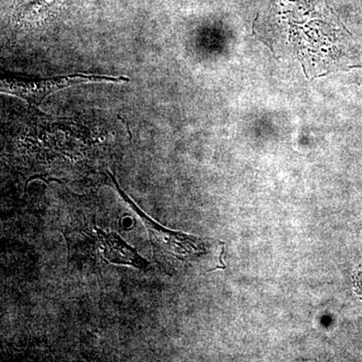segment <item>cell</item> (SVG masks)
<instances>
[{
    "instance_id": "1",
    "label": "cell",
    "mask_w": 362,
    "mask_h": 362,
    "mask_svg": "<svg viewBox=\"0 0 362 362\" xmlns=\"http://www.w3.org/2000/svg\"><path fill=\"white\" fill-rule=\"evenodd\" d=\"M109 175L115 185L117 192L122 197L124 201L129 204L131 209L138 214V216L142 218L143 223L146 226L150 242L153 247L154 256L170 255L181 261H189V259L201 258L206 254V242L209 239L204 240L202 238L194 237V235H187V233L175 232V230L163 228L156 221L152 220L137 206L132 199H130V197L123 192L122 188L119 187L116 178L113 175Z\"/></svg>"
},
{
    "instance_id": "2",
    "label": "cell",
    "mask_w": 362,
    "mask_h": 362,
    "mask_svg": "<svg viewBox=\"0 0 362 362\" xmlns=\"http://www.w3.org/2000/svg\"><path fill=\"white\" fill-rule=\"evenodd\" d=\"M125 77H109L95 74H73L62 77L33 78L23 77H4L1 78V90L25 100L30 104L40 105L57 90L66 89L71 86L86 82H128Z\"/></svg>"
},
{
    "instance_id": "3",
    "label": "cell",
    "mask_w": 362,
    "mask_h": 362,
    "mask_svg": "<svg viewBox=\"0 0 362 362\" xmlns=\"http://www.w3.org/2000/svg\"><path fill=\"white\" fill-rule=\"evenodd\" d=\"M97 239L99 240L100 251L105 261L117 265L134 267L139 270H146L150 263L143 258L135 247L129 246L116 233H105L95 226Z\"/></svg>"
},
{
    "instance_id": "4",
    "label": "cell",
    "mask_w": 362,
    "mask_h": 362,
    "mask_svg": "<svg viewBox=\"0 0 362 362\" xmlns=\"http://www.w3.org/2000/svg\"><path fill=\"white\" fill-rule=\"evenodd\" d=\"M68 0H18V7L28 13L30 11H42L47 9H57L66 4Z\"/></svg>"
},
{
    "instance_id": "5",
    "label": "cell",
    "mask_w": 362,
    "mask_h": 362,
    "mask_svg": "<svg viewBox=\"0 0 362 362\" xmlns=\"http://www.w3.org/2000/svg\"><path fill=\"white\" fill-rule=\"evenodd\" d=\"M354 281L356 291L362 296V265L354 273Z\"/></svg>"
}]
</instances>
